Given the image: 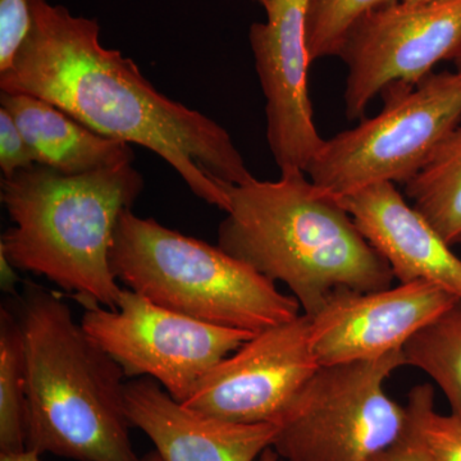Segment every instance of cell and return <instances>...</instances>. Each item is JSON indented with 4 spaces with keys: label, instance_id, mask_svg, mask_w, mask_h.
<instances>
[{
    "label": "cell",
    "instance_id": "cell-18",
    "mask_svg": "<svg viewBox=\"0 0 461 461\" xmlns=\"http://www.w3.org/2000/svg\"><path fill=\"white\" fill-rule=\"evenodd\" d=\"M26 447V357L23 330L11 306L0 309V453Z\"/></svg>",
    "mask_w": 461,
    "mask_h": 461
},
{
    "label": "cell",
    "instance_id": "cell-26",
    "mask_svg": "<svg viewBox=\"0 0 461 461\" xmlns=\"http://www.w3.org/2000/svg\"><path fill=\"white\" fill-rule=\"evenodd\" d=\"M142 460H144V461H163L162 457L159 456V454H158L157 451H151V453L145 455V456L142 457Z\"/></svg>",
    "mask_w": 461,
    "mask_h": 461
},
{
    "label": "cell",
    "instance_id": "cell-7",
    "mask_svg": "<svg viewBox=\"0 0 461 461\" xmlns=\"http://www.w3.org/2000/svg\"><path fill=\"white\" fill-rule=\"evenodd\" d=\"M406 366L402 350L375 360L321 366L276 423L282 461H373L405 432L408 412L384 391Z\"/></svg>",
    "mask_w": 461,
    "mask_h": 461
},
{
    "label": "cell",
    "instance_id": "cell-11",
    "mask_svg": "<svg viewBox=\"0 0 461 461\" xmlns=\"http://www.w3.org/2000/svg\"><path fill=\"white\" fill-rule=\"evenodd\" d=\"M266 23L249 30L264 98L267 140L281 173L308 171L324 141L309 98L308 0H268Z\"/></svg>",
    "mask_w": 461,
    "mask_h": 461
},
{
    "label": "cell",
    "instance_id": "cell-23",
    "mask_svg": "<svg viewBox=\"0 0 461 461\" xmlns=\"http://www.w3.org/2000/svg\"><path fill=\"white\" fill-rule=\"evenodd\" d=\"M373 461H429V459L417 433L414 432L408 421L402 438L384 453L379 454Z\"/></svg>",
    "mask_w": 461,
    "mask_h": 461
},
{
    "label": "cell",
    "instance_id": "cell-6",
    "mask_svg": "<svg viewBox=\"0 0 461 461\" xmlns=\"http://www.w3.org/2000/svg\"><path fill=\"white\" fill-rule=\"evenodd\" d=\"M384 107L324 141L309 180L335 198L379 184L405 185L460 126V72H432L412 87L382 94Z\"/></svg>",
    "mask_w": 461,
    "mask_h": 461
},
{
    "label": "cell",
    "instance_id": "cell-14",
    "mask_svg": "<svg viewBox=\"0 0 461 461\" xmlns=\"http://www.w3.org/2000/svg\"><path fill=\"white\" fill-rule=\"evenodd\" d=\"M355 226L400 284L426 281L461 299V259L393 182L339 198Z\"/></svg>",
    "mask_w": 461,
    "mask_h": 461
},
{
    "label": "cell",
    "instance_id": "cell-3",
    "mask_svg": "<svg viewBox=\"0 0 461 461\" xmlns=\"http://www.w3.org/2000/svg\"><path fill=\"white\" fill-rule=\"evenodd\" d=\"M12 311L26 357V447L76 461H144L124 408L123 369L56 294L27 282Z\"/></svg>",
    "mask_w": 461,
    "mask_h": 461
},
{
    "label": "cell",
    "instance_id": "cell-21",
    "mask_svg": "<svg viewBox=\"0 0 461 461\" xmlns=\"http://www.w3.org/2000/svg\"><path fill=\"white\" fill-rule=\"evenodd\" d=\"M32 29L30 0H0V74L14 65Z\"/></svg>",
    "mask_w": 461,
    "mask_h": 461
},
{
    "label": "cell",
    "instance_id": "cell-9",
    "mask_svg": "<svg viewBox=\"0 0 461 461\" xmlns=\"http://www.w3.org/2000/svg\"><path fill=\"white\" fill-rule=\"evenodd\" d=\"M461 51V0L399 2L360 18L339 57L348 67L344 102L348 120L393 87H412L442 60Z\"/></svg>",
    "mask_w": 461,
    "mask_h": 461
},
{
    "label": "cell",
    "instance_id": "cell-15",
    "mask_svg": "<svg viewBox=\"0 0 461 461\" xmlns=\"http://www.w3.org/2000/svg\"><path fill=\"white\" fill-rule=\"evenodd\" d=\"M0 105L14 118L36 165L77 176L135 159L131 145L99 135L47 100L2 91Z\"/></svg>",
    "mask_w": 461,
    "mask_h": 461
},
{
    "label": "cell",
    "instance_id": "cell-28",
    "mask_svg": "<svg viewBox=\"0 0 461 461\" xmlns=\"http://www.w3.org/2000/svg\"><path fill=\"white\" fill-rule=\"evenodd\" d=\"M406 5H424V3L435 2V0H402Z\"/></svg>",
    "mask_w": 461,
    "mask_h": 461
},
{
    "label": "cell",
    "instance_id": "cell-1",
    "mask_svg": "<svg viewBox=\"0 0 461 461\" xmlns=\"http://www.w3.org/2000/svg\"><path fill=\"white\" fill-rule=\"evenodd\" d=\"M32 29L0 74V90L47 100L90 130L153 151L175 169L194 195L226 213L218 181L254 180L226 129L167 98L120 50L100 41L94 18L75 16L50 0H30Z\"/></svg>",
    "mask_w": 461,
    "mask_h": 461
},
{
    "label": "cell",
    "instance_id": "cell-17",
    "mask_svg": "<svg viewBox=\"0 0 461 461\" xmlns=\"http://www.w3.org/2000/svg\"><path fill=\"white\" fill-rule=\"evenodd\" d=\"M406 366L438 384L461 420V299L418 330L402 348Z\"/></svg>",
    "mask_w": 461,
    "mask_h": 461
},
{
    "label": "cell",
    "instance_id": "cell-29",
    "mask_svg": "<svg viewBox=\"0 0 461 461\" xmlns=\"http://www.w3.org/2000/svg\"><path fill=\"white\" fill-rule=\"evenodd\" d=\"M253 2L258 3V5H262V7H266L267 3H268V0H253Z\"/></svg>",
    "mask_w": 461,
    "mask_h": 461
},
{
    "label": "cell",
    "instance_id": "cell-25",
    "mask_svg": "<svg viewBox=\"0 0 461 461\" xmlns=\"http://www.w3.org/2000/svg\"><path fill=\"white\" fill-rule=\"evenodd\" d=\"M257 461H282L278 454L273 450L272 447L267 448V450L263 451V454L260 455L259 459Z\"/></svg>",
    "mask_w": 461,
    "mask_h": 461
},
{
    "label": "cell",
    "instance_id": "cell-10",
    "mask_svg": "<svg viewBox=\"0 0 461 461\" xmlns=\"http://www.w3.org/2000/svg\"><path fill=\"white\" fill-rule=\"evenodd\" d=\"M311 345V318L257 333L206 373L185 406L230 423H276L320 368Z\"/></svg>",
    "mask_w": 461,
    "mask_h": 461
},
{
    "label": "cell",
    "instance_id": "cell-5",
    "mask_svg": "<svg viewBox=\"0 0 461 461\" xmlns=\"http://www.w3.org/2000/svg\"><path fill=\"white\" fill-rule=\"evenodd\" d=\"M115 280L154 304L193 320L259 333L300 315L299 302L275 282L153 218L127 209L109 251Z\"/></svg>",
    "mask_w": 461,
    "mask_h": 461
},
{
    "label": "cell",
    "instance_id": "cell-8",
    "mask_svg": "<svg viewBox=\"0 0 461 461\" xmlns=\"http://www.w3.org/2000/svg\"><path fill=\"white\" fill-rule=\"evenodd\" d=\"M85 308V332L127 378L154 379L181 403L206 373L257 335L175 313L130 288H122L115 309Z\"/></svg>",
    "mask_w": 461,
    "mask_h": 461
},
{
    "label": "cell",
    "instance_id": "cell-13",
    "mask_svg": "<svg viewBox=\"0 0 461 461\" xmlns=\"http://www.w3.org/2000/svg\"><path fill=\"white\" fill-rule=\"evenodd\" d=\"M124 408L131 427L151 439L163 461H257L278 433L273 421L240 424L205 417L149 377L126 382Z\"/></svg>",
    "mask_w": 461,
    "mask_h": 461
},
{
    "label": "cell",
    "instance_id": "cell-19",
    "mask_svg": "<svg viewBox=\"0 0 461 461\" xmlns=\"http://www.w3.org/2000/svg\"><path fill=\"white\" fill-rule=\"evenodd\" d=\"M400 0H308L306 41L312 63L339 57L351 27L366 14L391 7Z\"/></svg>",
    "mask_w": 461,
    "mask_h": 461
},
{
    "label": "cell",
    "instance_id": "cell-24",
    "mask_svg": "<svg viewBox=\"0 0 461 461\" xmlns=\"http://www.w3.org/2000/svg\"><path fill=\"white\" fill-rule=\"evenodd\" d=\"M0 461H41V454L29 448L21 453H0Z\"/></svg>",
    "mask_w": 461,
    "mask_h": 461
},
{
    "label": "cell",
    "instance_id": "cell-4",
    "mask_svg": "<svg viewBox=\"0 0 461 461\" xmlns=\"http://www.w3.org/2000/svg\"><path fill=\"white\" fill-rule=\"evenodd\" d=\"M144 177L132 163L67 176L33 165L0 181L11 218L0 256L14 269L42 276L84 306L117 308L120 284L109 251L121 215L132 209Z\"/></svg>",
    "mask_w": 461,
    "mask_h": 461
},
{
    "label": "cell",
    "instance_id": "cell-22",
    "mask_svg": "<svg viewBox=\"0 0 461 461\" xmlns=\"http://www.w3.org/2000/svg\"><path fill=\"white\" fill-rule=\"evenodd\" d=\"M36 165L32 149L5 109L0 108V168L3 177Z\"/></svg>",
    "mask_w": 461,
    "mask_h": 461
},
{
    "label": "cell",
    "instance_id": "cell-20",
    "mask_svg": "<svg viewBox=\"0 0 461 461\" xmlns=\"http://www.w3.org/2000/svg\"><path fill=\"white\" fill-rule=\"evenodd\" d=\"M405 408L409 424L429 461H461V420L435 411V391L430 384L412 388Z\"/></svg>",
    "mask_w": 461,
    "mask_h": 461
},
{
    "label": "cell",
    "instance_id": "cell-16",
    "mask_svg": "<svg viewBox=\"0 0 461 461\" xmlns=\"http://www.w3.org/2000/svg\"><path fill=\"white\" fill-rule=\"evenodd\" d=\"M405 195L450 247L461 242V126L406 182Z\"/></svg>",
    "mask_w": 461,
    "mask_h": 461
},
{
    "label": "cell",
    "instance_id": "cell-2",
    "mask_svg": "<svg viewBox=\"0 0 461 461\" xmlns=\"http://www.w3.org/2000/svg\"><path fill=\"white\" fill-rule=\"evenodd\" d=\"M229 199L218 247L277 284L286 285L304 314L313 315L336 288L391 287L386 260L355 226L339 200L306 178L281 173L278 181H218Z\"/></svg>",
    "mask_w": 461,
    "mask_h": 461
},
{
    "label": "cell",
    "instance_id": "cell-27",
    "mask_svg": "<svg viewBox=\"0 0 461 461\" xmlns=\"http://www.w3.org/2000/svg\"><path fill=\"white\" fill-rule=\"evenodd\" d=\"M451 62L454 63L455 69H456V72H460L461 74V51L459 54H457L456 57L454 58L453 60H451Z\"/></svg>",
    "mask_w": 461,
    "mask_h": 461
},
{
    "label": "cell",
    "instance_id": "cell-12",
    "mask_svg": "<svg viewBox=\"0 0 461 461\" xmlns=\"http://www.w3.org/2000/svg\"><path fill=\"white\" fill-rule=\"evenodd\" d=\"M459 297L426 281L384 290L339 287L311 318V345L320 366L375 360L402 350Z\"/></svg>",
    "mask_w": 461,
    "mask_h": 461
}]
</instances>
